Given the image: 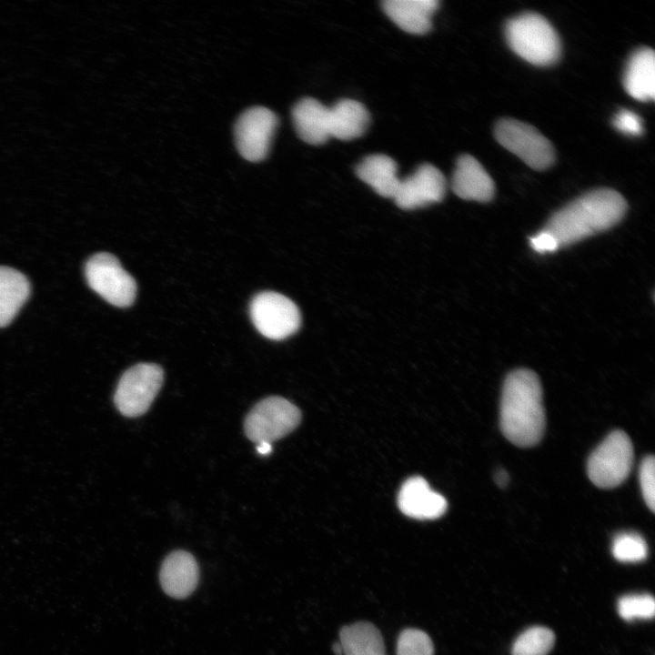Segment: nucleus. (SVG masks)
<instances>
[{"instance_id": "obj_1", "label": "nucleus", "mask_w": 655, "mask_h": 655, "mask_svg": "<svg viewBox=\"0 0 655 655\" xmlns=\"http://www.w3.org/2000/svg\"><path fill=\"white\" fill-rule=\"evenodd\" d=\"M499 423L503 435L518 447L538 444L545 430L542 388L538 375L528 368L510 372L503 384Z\"/></svg>"}, {"instance_id": "obj_2", "label": "nucleus", "mask_w": 655, "mask_h": 655, "mask_svg": "<svg viewBox=\"0 0 655 655\" xmlns=\"http://www.w3.org/2000/svg\"><path fill=\"white\" fill-rule=\"evenodd\" d=\"M626 210L627 202L619 192L595 189L554 213L543 229L562 247L612 227Z\"/></svg>"}, {"instance_id": "obj_3", "label": "nucleus", "mask_w": 655, "mask_h": 655, "mask_svg": "<svg viewBox=\"0 0 655 655\" xmlns=\"http://www.w3.org/2000/svg\"><path fill=\"white\" fill-rule=\"evenodd\" d=\"M505 36L512 51L527 62L548 66L560 55V41L554 27L539 14L529 12L509 20Z\"/></svg>"}, {"instance_id": "obj_4", "label": "nucleus", "mask_w": 655, "mask_h": 655, "mask_svg": "<svg viewBox=\"0 0 655 655\" xmlns=\"http://www.w3.org/2000/svg\"><path fill=\"white\" fill-rule=\"evenodd\" d=\"M633 458V446L629 436L622 430H614L589 457L588 476L595 486L613 489L628 478Z\"/></svg>"}, {"instance_id": "obj_5", "label": "nucleus", "mask_w": 655, "mask_h": 655, "mask_svg": "<svg viewBox=\"0 0 655 655\" xmlns=\"http://www.w3.org/2000/svg\"><path fill=\"white\" fill-rule=\"evenodd\" d=\"M301 412L297 406L284 398L272 396L257 403L244 422L247 437L253 442L272 443L299 424Z\"/></svg>"}, {"instance_id": "obj_6", "label": "nucleus", "mask_w": 655, "mask_h": 655, "mask_svg": "<svg viewBox=\"0 0 655 655\" xmlns=\"http://www.w3.org/2000/svg\"><path fill=\"white\" fill-rule=\"evenodd\" d=\"M85 274L89 287L108 303L119 307L133 304L136 296V280L112 254L102 252L92 256L86 264Z\"/></svg>"}, {"instance_id": "obj_7", "label": "nucleus", "mask_w": 655, "mask_h": 655, "mask_svg": "<svg viewBox=\"0 0 655 655\" xmlns=\"http://www.w3.org/2000/svg\"><path fill=\"white\" fill-rule=\"evenodd\" d=\"M164 379L161 367L139 363L128 368L120 378L114 401L121 414L137 417L144 414L157 395Z\"/></svg>"}, {"instance_id": "obj_8", "label": "nucleus", "mask_w": 655, "mask_h": 655, "mask_svg": "<svg viewBox=\"0 0 655 655\" xmlns=\"http://www.w3.org/2000/svg\"><path fill=\"white\" fill-rule=\"evenodd\" d=\"M497 141L535 170H545L554 162L551 143L535 127L515 119H501L495 126Z\"/></svg>"}, {"instance_id": "obj_9", "label": "nucleus", "mask_w": 655, "mask_h": 655, "mask_svg": "<svg viewBox=\"0 0 655 655\" xmlns=\"http://www.w3.org/2000/svg\"><path fill=\"white\" fill-rule=\"evenodd\" d=\"M250 317L258 332L273 340L291 336L297 331L301 322L297 305L288 297L272 291L255 296L250 304Z\"/></svg>"}, {"instance_id": "obj_10", "label": "nucleus", "mask_w": 655, "mask_h": 655, "mask_svg": "<svg viewBox=\"0 0 655 655\" xmlns=\"http://www.w3.org/2000/svg\"><path fill=\"white\" fill-rule=\"evenodd\" d=\"M277 126V117L270 109L255 106L246 110L235 125L239 154L251 162L263 160L268 154Z\"/></svg>"}, {"instance_id": "obj_11", "label": "nucleus", "mask_w": 655, "mask_h": 655, "mask_svg": "<svg viewBox=\"0 0 655 655\" xmlns=\"http://www.w3.org/2000/svg\"><path fill=\"white\" fill-rule=\"evenodd\" d=\"M446 179L435 166L426 163L400 180L394 196L397 206L405 210L422 207L440 202L446 194Z\"/></svg>"}, {"instance_id": "obj_12", "label": "nucleus", "mask_w": 655, "mask_h": 655, "mask_svg": "<svg viewBox=\"0 0 655 655\" xmlns=\"http://www.w3.org/2000/svg\"><path fill=\"white\" fill-rule=\"evenodd\" d=\"M199 569L194 556L185 550H175L163 560L159 580L163 590L169 597L185 599L197 586Z\"/></svg>"}, {"instance_id": "obj_13", "label": "nucleus", "mask_w": 655, "mask_h": 655, "mask_svg": "<svg viewBox=\"0 0 655 655\" xmlns=\"http://www.w3.org/2000/svg\"><path fill=\"white\" fill-rule=\"evenodd\" d=\"M398 504L405 515L418 519L439 518L448 506L445 498L432 490L421 477H412L403 483Z\"/></svg>"}, {"instance_id": "obj_14", "label": "nucleus", "mask_w": 655, "mask_h": 655, "mask_svg": "<svg viewBox=\"0 0 655 655\" xmlns=\"http://www.w3.org/2000/svg\"><path fill=\"white\" fill-rule=\"evenodd\" d=\"M451 186L458 197L478 202H489L495 192L494 182L489 173L469 155H463L457 160Z\"/></svg>"}, {"instance_id": "obj_15", "label": "nucleus", "mask_w": 655, "mask_h": 655, "mask_svg": "<svg viewBox=\"0 0 655 655\" xmlns=\"http://www.w3.org/2000/svg\"><path fill=\"white\" fill-rule=\"evenodd\" d=\"M298 136L309 145L324 144L330 137L329 107L312 97L299 100L292 109Z\"/></svg>"}, {"instance_id": "obj_16", "label": "nucleus", "mask_w": 655, "mask_h": 655, "mask_svg": "<svg viewBox=\"0 0 655 655\" xmlns=\"http://www.w3.org/2000/svg\"><path fill=\"white\" fill-rule=\"evenodd\" d=\"M438 0H385V14L402 30L423 35L431 28V16L438 9Z\"/></svg>"}, {"instance_id": "obj_17", "label": "nucleus", "mask_w": 655, "mask_h": 655, "mask_svg": "<svg viewBox=\"0 0 655 655\" xmlns=\"http://www.w3.org/2000/svg\"><path fill=\"white\" fill-rule=\"evenodd\" d=\"M626 92L640 101H649L655 95V55L649 47L638 49L630 57L623 76Z\"/></svg>"}, {"instance_id": "obj_18", "label": "nucleus", "mask_w": 655, "mask_h": 655, "mask_svg": "<svg viewBox=\"0 0 655 655\" xmlns=\"http://www.w3.org/2000/svg\"><path fill=\"white\" fill-rule=\"evenodd\" d=\"M369 113L353 99H341L329 107L330 136L348 141L361 136L369 125Z\"/></svg>"}, {"instance_id": "obj_19", "label": "nucleus", "mask_w": 655, "mask_h": 655, "mask_svg": "<svg viewBox=\"0 0 655 655\" xmlns=\"http://www.w3.org/2000/svg\"><path fill=\"white\" fill-rule=\"evenodd\" d=\"M398 166L388 156L375 154L366 156L356 167L357 176L383 197L394 198L400 180Z\"/></svg>"}, {"instance_id": "obj_20", "label": "nucleus", "mask_w": 655, "mask_h": 655, "mask_svg": "<svg viewBox=\"0 0 655 655\" xmlns=\"http://www.w3.org/2000/svg\"><path fill=\"white\" fill-rule=\"evenodd\" d=\"M30 295V284L16 269L0 266V327L7 326Z\"/></svg>"}, {"instance_id": "obj_21", "label": "nucleus", "mask_w": 655, "mask_h": 655, "mask_svg": "<svg viewBox=\"0 0 655 655\" xmlns=\"http://www.w3.org/2000/svg\"><path fill=\"white\" fill-rule=\"evenodd\" d=\"M339 642L344 655H387L380 631L368 621L342 627Z\"/></svg>"}, {"instance_id": "obj_22", "label": "nucleus", "mask_w": 655, "mask_h": 655, "mask_svg": "<svg viewBox=\"0 0 655 655\" xmlns=\"http://www.w3.org/2000/svg\"><path fill=\"white\" fill-rule=\"evenodd\" d=\"M555 642L554 632L545 627L535 626L523 631L514 641L512 655H547Z\"/></svg>"}, {"instance_id": "obj_23", "label": "nucleus", "mask_w": 655, "mask_h": 655, "mask_svg": "<svg viewBox=\"0 0 655 655\" xmlns=\"http://www.w3.org/2000/svg\"><path fill=\"white\" fill-rule=\"evenodd\" d=\"M613 557L621 562H640L648 555V547L644 539L635 532H622L613 539L611 548Z\"/></svg>"}, {"instance_id": "obj_24", "label": "nucleus", "mask_w": 655, "mask_h": 655, "mask_svg": "<svg viewBox=\"0 0 655 655\" xmlns=\"http://www.w3.org/2000/svg\"><path fill=\"white\" fill-rule=\"evenodd\" d=\"M618 613L625 620H650L654 617L655 601L650 594H630L618 600Z\"/></svg>"}, {"instance_id": "obj_25", "label": "nucleus", "mask_w": 655, "mask_h": 655, "mask_svg": "<svg viewBox=\"0 0 655 655\" xmlns=\"http://www.w3.org/2000/svg\"><path fill=\"white\" fill-rule=\"evenodd\" d=\"M397 655H434V645L425 631L408 628L398 635Z\"/></svg>"}, {"instance_id": "obj_26", "label": "nucleus", "mask_w": 655, "mask_h": 655, "mask_svg": "<svg viewBox=\"0 0 655 655\" xmlns=\"http://www.w3.org/2000/svg\"><path fill=\"white\" fill-rule=\"evenodd\" d=\"M640 485L643 499L648 508L654 512L655 509V459L652 455L641 461L639 471Z\"/></svg>"}, {"instance_id": "obj_27", "label": "nucleus", "mask_w": 655, "mask_h": 655, "mask_svg": "<svg viewBox=\"0 0 655 655\" xmlns=\"http://www.w3.org/2000/svg\"><path fill=\"white\" fill-rule=\"evenodd\" d=\"M613 125L619 131L629 136H640L643 132L641 118L628 109L620 110L616 114Z\"/></svg>"}, {"instance_id": "obj_28", "label": "nucleus", "mask_w": 655, "mask_h": 655, "mask_svg": "<svg viewBox=\"0 0 655 655\" xmlns=\"http://www.w3.org/2000/svg\"><path fill=\"white\" fill-rule=\"evenodd\" d=\"M531 247L538 253L554 252L559 248L555 237L549 232L542 229L536 236L530 237Z\"/></svg>"}, {"instance_id": "obj_29", "label": "nucleus", "mask_w": 655, "mask_h": 655, "mask_svg": "<svg viewBox=\"0 0 655 655\" xmlns=\"http://www.w3.org/2000/svg\"><path fill=\"white\" fill-rule=\"evenodd\" d=\"M509 480V476L504 469H499L495 474V481L500 487H504Z\"/></svg>"}, {"instance_id": "obj_30", "label": "nucleus", "mask_w": 655, "mask_h": 655, "mask_svg": "<svg viewBox=\"0 0 655 655\" xmlns=\"http://www.w3.org/2000/svg\"><path fill=\"white\" fill-rule=\"evenodd\" d=\"M257 451L262 456L268 455L272 451V446L267 442L258 443L257 446Z\"/></svg>"}, {"instance_id": "obj_31", "label": "nucleus", "mask_w": 655, "mask_h": 655, "mask_svg": "<svg viewBox=\"0 0 655 655\" xmlns=\"http://www.w3.org/2000/svg\"><path fill=\"white\" fill-rule=\"evenodd\" d=\"M332 650L335 655H344L343 649H342V646H341L339 640L336 641L332 644Z\"/></svg>"}]
</instances>
